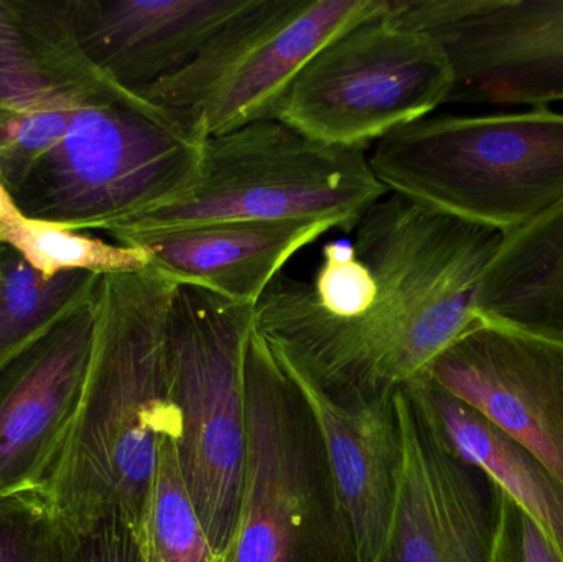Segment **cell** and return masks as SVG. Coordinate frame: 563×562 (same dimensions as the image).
Segmentation results:
<instances>
[{
	"mask_svg": "<svg viewBox=\"0 0 563 562\" xmlns=\"http://www.w3.org/2000/svg\"><path fill=\"white\" fill-rule=\"evenodd\" d=\"M478 310L563 332V203L503 236L483 277Z\"/></svg>",
	"mask_w": 563,
	"mask_h": 562,
	"instance_id": "d6986e66",
	"label": "cell"
},
{
	"mask_svg": "<svg viewBox=\"0 0 563 562\" xmlns=\"http://www.w3.org/2000/svg\"><path fill=\"white\" fill-rule=\"evenodd\" d=\"M387 194L363 148L323 144L264 119L205 141L187 191L108 236L122 244L145 234L244 221H328L351 231Z\"/></svg>",
	"mask_w": 563,
	"mask_h": 562,
	"instance_id": "8992f818",
	"label": "cell"
},
{
	"mask_svg": "<svg viewBox=\"0 0 563 562\" xmlns=\"http://www.w3.org/2000/svg\"><path fill=\"white\" fill-rule=\"evenodd\" d=\"M498 491V488H496ZM489 562H562L531 518L498 491Z\"/></svg>",
	"mask_w": 563,
	"mask_h": 562,
	"instance_id": "d4e9b609",
	"label": "cell"
},
{
	"mask_svg": "<svg viewBox=\"0 0 563 562\" xmlns=\"http://www.w3.org/2000/svg\"><path fill=\"white\" fill-rule=\"evenodd\" d=\"M244 393L246 467L224 562H357L313 416L256 327Z\"/></svg>",
	"mask_w": 563,
	"mask_h": 562,
	"instance_id": "5b68a950",
	"label": "cell"
},
{
	"mask_svg": "<svg viewBox=\"0 0 563 562\" xmlns=\"http://www.w3.org/2000/svg\"><path fill=\"white\" fill-rule=\"evenodd\" d=\"M137 540L142 562H220L185 487L174 439L158 449Z\"/></svg>",
	"mask_w": 563,
	"mask_h": 562,
	"instance_id": "7402d4cb",
	"label": "cell"
},
{
	"mask_svg": "<svg viewBox=\"0 0 563 562\" xmlns=\"http://www.w3.org/2000/svg\"><path fill=\"white\" fill-rule=\"evenodd\" d=\"M62 544L63 562H142L137 528L124 518L62 525Z\"/></svg>",
	"mask_w": 563,
	"mask_h": 562,
	"instance_id": "cb8c5ba5",
	"label": "cell"
},
{
	"mask_svg": "<svg viewBox=\"0 0 563 562\" xmlns=\"http://www.w3.org/2000/svg\"><path fill=\"white\" fill-rule=\"evenodd\" d=\"M250 0H68L76 40L102 71L141 91L190 65Z\"/></svg>",
	"mask_w": 563,
	"mask_h": 562,
	"instance_id": "2e32d148",
	"label": "cell"
},
{
	"mask_svg": "<svg viewBox=\"0 0 563 562\" xmlns=\"http://www.w3.org/2000/svg\"><path fill=\"white\" fill-rule=\"evenodd\" d=\"M369 164L390 194L515 233L563 203V112L429 115L377 142Z\"/></svg>",
	"mask_w": 563,
	"mask_h": 562,
	"instance_id": "277c9868",
	"label": "cell"
},
{
	"mask_svg": "<svg viewBox=\"0 0 563 562\" xmlns=\"http://www.w3.org/2000/svg\"><path fill=\"white\" fill-rule=\"evenodd\" d=\"M404 462L389 531L374 562H489L496 491L456 454L410 386L396 392Z\"/></svg>",
	"mask_w": 563,
	"mask_h": 562,
	"instance_id": "7c38bea8",
	"label": "cell"
},
{
	"mask_svg": "<svg viewBox=\"0 0 563 562\" xmlns=\"http://www.w3.org/2000/svg\"><path fill=\"white\" fill-rule=\"evenodd\" d=\"M336 230L328 221H244L132 238L152 266L180 284L256 307L285 264L308 244Z\"/></svg>",
	"mask_w": 563,
	"mask_h": 562,
	"instance_id": "e0dca14e",
	"label": "cell"
},
{
	"mask_svg": "<svg viewBox=\"0 0 563 562\" xmlns=\"http://www.w3.org/2000/svg\"><path fill=\"white\" fill-rule=\"evenodd\" d=\"M201 147L167 109L102 71L62 139L10 195L29 217L111 234L187 191Z\"/></svg>",
	"mask_w": 563,
	"mask_h": 562,
	"instance_id": "3957f363",
	"label": "cell"
},
{
	"mask_svg": "<svg viewBox=\"0 0 563 562\" xmlns=\"http://www.w3.org/2000/svg\"><path fill=\"white\" fill-rule=\"evenodd\" d=\"M0 368V498L42 491L65 445L92 342V287Z\"/></svg>",
	"mask_w": 563,
	"mask_h": 562,
	"instance_id": "5bb4252c",
	"label": "cell"
},
{
	"mask_svg": "<svg viewBox=\"0 0 563 562\" xmlns=\"http://www.w3.org/2000/svg\"><path fill=\"white\" fill-rule=\"evenodd\" d=\"M284 370L320 432L331 477L353 528L357 562H374L389 531L402 472L396 393L338 395Z\"/></svg>",
	"mask_w": 563,
	"mask_h": 562,
	"instance_id": "9a60e30c",
	"label": "cell"
},
{
	"mask_svg": "<svg viewBox=\"0 0 563 562\" xmlns=\"http://www.w3.org/2000/svg\"><path fill=\"white\" fill-rule=\"evenodd\" d=\"M0 562H63L62 525L42 491L0 498Z\"/></svg>",
	"mask_w": 563,
	"mask_h": 562,
	"instance_id": "603a6c76",
	"label": "cell"
},
{
	"mask_svg": "<svg viewBox=\"0 0 563 562\" xmlns=\"http://www.w3.org/2000/svg\"><path fill=\"white\" fill-rule=\"evenodd\" d=\"M390 13L442 49L453 75L446 104L563 102V0H390Z\"/></svg>",
	"mask_w": 563,
	"mask_h": 562,
	"instance_id": "30bf717a",
	"label": "cell"
},
{
	"mask_svg": "<svg viewBox=\"0 0 563 562\" xmlns=\"http://www.w3.org/2000/svg\"><path fill=\"white\" fill-rule=\"evenodd\" d=\"M387 0H250L180 71L141 89L205 142L274 119L305 63Z\"/></svg>",
	"mask_w": 563,
	"mask_h": 562,
	"instance_id": "ba28073f",
	"label": "cell"
},
{
	"mask_svg": "<svg viewBox=\"0 0 563 562\" xmlns=\"http://www.w3.org/2000/svg\"><path fill=\"white\" fill-rule=\"evenodd\" d=\"M99 75L76 40L68 0H0V180L7 190L55 147Z\"/></svg>",
	"mask_w": 563,
	"mask_h": 562,
	"instance_id": "4fadbf2b",
	"label": "cell"
},
{
	"mask_svg": "<svg viewBox=\"0 0 563 562\" xmlns=\"http://www.w3.org/2000/svg\"><path fill=\"white\" fill-rule=\"evenodd\" d=\"M427 376L526 449L563 487V332L479 310Z\"/></svg>",
	"mask_w": 563,
	"mask_h": 562,
	"instance_id": "8fae6325",
	"label": "cell"
},
{
	"mask_svg": "<svg viewBox=\"0 0 563 562\" xmlns=\"http://www.w3.org/2000/svg\"><path fill=\"white\" fill-rule=\"evenodd\" d=\"M330 241L310 280L279 276L254 327L280 365L324 392L394 395L479 317L505 234L387 194Z\"/></svg>",
	"mask_w": 563,
	"mask_h": 562,
	"instance_id": "6da1fadb",
	"label": "cell"
},
{
	"mask_svg": "<svg viewBox=\"0 0 563 562\" xmlns=\"http://www.w3.org/2000/svg\"><path fill=\"white\" fill-rule=\"evenodd\" d=\"M452 68L426 33L402 25L390 0L321 46L295 76L274 119L313 141L363 148L446 104Z\"/></svg>",
	"mask_w": 563,
	"mask_h": 562,
	"instance_id": "9c48e42d",
	"label": "cell"
},
{
	"mask_svg": "<svg viewBox=\"0 0 563 562\" xmlns=\"http://www.w3.org/2000/svg\"><path fill=\"white\" fill-rule=\"evenodd\" d=\"M95 276L85 271L45 276L0 244V368L55 326Z\"/></svg>",
	"mask_w": 563,
	"mask_h": 562,
	"instance_id": "44dd1931",
	"label": "cell"
},
{
	"mask_svg": "<svg viewBox=\"0 0 563 562\" xmlns=\"http://www.w3.org/2000/svg\"><path fill=\"white\" fill-rule=\"evenodd\" d=\"M0 244L15 251L45 276L65 271L115 274L137 273L152 267L144 247L109 243L89 233L69 231L59 224L29 217L16 207L0 180Z\"/></svg>",
	"mask_w": 563,
	"mask_h": 562,
	"instance_id": "ffe728a7",
	"label": "cell"
},
{
	"mask_svg": "<svg viewBox=\"0 0 563 562\" xmlns=\"http://www.w3.org/2000/svg\"><path fill=\"white\" fill-rule=\"evenodd\" d=\"M178 286L155 266L96 276L81 398L42 488L62 525L119 517L137 528L158 449L177 439L167 322Z\"/></svg>",
	"mask_w": 563,
	"mask_h": 562,
	"instance_id": "7a4b0ae2",
	"label": "cell"
},
{
	"mask_svg": "<svg viewBox=\"0 0 563 562\" xmlns=\"http://www.w3.org/2000/svg\"><path fill=\"white\" fill-rule=\"evenodd\" d=\"M254 309L180 284L168 312V379L178 416L175 451L220 562L233 541L246 467L244 360Z\"/></svg>",
	"mask_w": 563,
	"mask_h": 562,
	"instance_id": "52a82bcc",
	"label": "cell"
},
{
	"mask_svg": "<svg viewBox=\"0 0 563 562\" xmlns=\"http://www.w3.org/2000/svg\"><path fill=\"white\" fill-rule=\"evenodd\" d=\"M460 458L525 511L563 562V487L526 449L429 376L409 383Z\"/></svg>",
	"mask_w": 563,
	"mask_h": 562,
	"instance_id": "ac0fdd59",
	"label": "cell"
}]
</instances>
